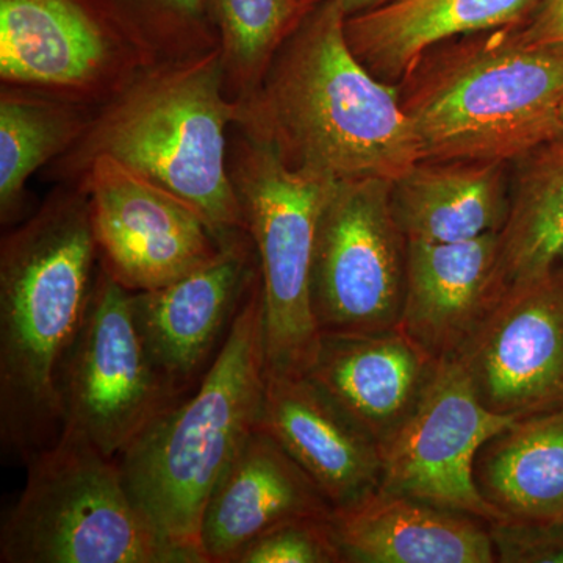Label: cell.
Listing matches in <instances>:
<instances>
[{
    "mask_svg": "<svg viewBox=\"0 0 563 563\" xmlns=\"http://www.w3.org/2000/svg\"><path fill=\"white\" fill-rule=\"evenodd\" d=\"M499 236L507 288L563 265V133L512 163Z\"/></svg>",
    "mask_w": 563,
    "mask_h": 563,
    "instance_id": "23",
    "label": "cell"
},
{
    "mask_svg": "<svg viewBox=\"0 0 563 563\" xmlns=\"http://www.w3.org/2000/svg\"><path fill=\"white\" fill-rule=\"evenodd\" d=\"M340 10L343 11L344 16H355V14L366 13L380 9V7L388 5V3L395 2V0H332Z\"/></svg>",
    "mask_w": 563,
    "mask_h": 563,
    "instance_id": "30",
    "label": "cell"
},
{
    "mask_svg": "<svg viewBox=\"0 0 563 563\" xmlns=\"http://www.w3.org/2000/svg\"><path fill=\"white\" fill-rule=\"evenodd\" d=\"M506 291L499 232L459 243L409 242L398 329L437 362L459 361Z\"/></svg>",
    "mask_w": 563,
    "mask_h": 563,
    "instance_id": "15",
    "label": "cell"
},
{
    "mask_svg": "<svg viewBox=\"0 0 563 563\" xmlns=\"http://www.w3.org/2000/svg\"><path fill=\"white\" fill-rule=\"evenodd\" d=\"M63 431L118 457L158 415L180 401L152 363L132 292L99 266L80 331L63 363Z\"/></svg>",
    "mask_w": 563,
    "mask_h": 563,
    "instance_id": "10",
    "label": "cell"
},
{
    "mask_svg": "<svg viewBox=\"0 0 563 563\" xmlns=\"http://www.w3.org/2000/svg\"><path fill=\"white\" fill-rule=\"evenodd\" d=\"M141 36L161 62H179L218 49L207 0H102Z\"/></svg>",
    "mask_w": 563,
    "mask_h": 563,
    "instance_id": "26",
    "label": "cell"
},
{
    "mask_svg": "<svg viewBox=\"0 0 563 563\" xmlns=\"http://www.w3.org/2000/svg\"><path fill=\"white\" fill-rule=\"evenodd\" d=\"M343 563H495L488 521L377 490L333 512Z\"/></svg>",
    "mask_w": 563,
    "mask_h": 563,
    "instance_id": "19",
    "label": "cell"
},
{
    "mask_svg": "<svg viewBox=\"0 0 563 563\" xmlns=\"http://www.w3.org/2000/svg\"><path fill=\"white\" fill-rule=\"evenodd\" d=\"M265 390V306L258 276L201 383L158 415L117 461L147 523L190 563H203V509L257 431Z\"/></svg>",
    "mask_w": 563,
    "mask_h": 563,
    "instance_id": "4",
    "label": "cell"
},
{
    "mask_svg": "<svg viewBox=\"0 0 563 563\" xmlns=\"http://www.w3.org/2000/svg\"><path fill=\"white\" fill-rule=\"evenodd\" d=\"M488 532L499 563H563V523L501 518Z\"/></svg>",
    "mask_w": 563,
    "mask_h": 563,
    "instance_id": "28",
    "label": "cell"
},
{
    "mask_svg": "<svg viewBox=\"0 0 563 563\" xmlns=\"http://www.w3.org/2000/svg\"><path fill=\"white\" fill-rule=\"evenodd\" d=\"M561 122H562V128H563V102H562V107H561Z\"/></svg>",
    "mask_w": 563,
    "mask_h": 563,
    "instance_id": "31",
    "label": "cell"
},
{
    "mask_svg": "<svg viewBox=\"0 0 563 563\" xmlns=\"http://www.w3.org/2000/svg\"><path fill=\"white\" fill-rule=\"evenodd\" d=\"M96 109L25 88H0V220L24 210L33 174L60 158L87 132Z\"/></svg>",
    "mask_w": 563,
    "mask_h": 563,
    "instance_id": "24",
    "label": "cell"
},
{
    "mask_svg": "<svg viewBox=\"0 0 563 563\" xmlns=\"http://www.w3.org/2000/svg\"><path fill=\"white\" fill-rule=\"evenodd\" d=\"M517 32L529 46L563 47V0H540Z\"/></svg>",
    "mask_w": 563,
    "mask_h": 563,
    "instance_id": "29",
    "label": "cell"
},
{
    "mask_svg": "<svg viewBox=\"0 0 563 563\" xmlns=\"http://www.w3.org/2000/svg\"><path fill=\"white\" fill-rule=\"evenodd\" d=\"M346 16L322 0L282 47L235 125L269 144L296 172L321 179L396 180L421 161L398 85L355 57Z\"/></svg>",
    "mask_w": 563,
    "mask_h": 563,
    "instance_id": "2",
    "label": "cell"
},
{
    "mask_svg": "<svg viewBox=\"0 0 563 563\" xmlns=\"http://www.w3.org/2000/svg\"><path fill=\"white\" fill-rule=\"evenodd\" d=\"M99 272L90 201L58 184L0 243V439L25 463L65 424L60 376Z\"/></svg>",
    "mask_w": 563,
    "mask_h": 563,
    "instance_id": "1",
    "label": "cell"
},
{
    "mask_svg": "<svg viewBox=\"0 0 563 563\" xmlns=\"http://www.w3.org/2000/svg\"><path fill=\"white\" fill-rule=\"evenodd\" d=\"M332 504L276 440L257 428L222 474L203 509V563H235L258 537L309 517H331Z\"/></svg>",
    "mask_w": 563,
    "mask_h": 563,
    "instance_id": "18",
    "label": "cell"
},
{
    "mask_svg": "<svg viewBox=\"0 0 563 563\" xmlns=\"http://www.w3.org/2000/svg\"><path fill=\"white\" fill-rule=\"evenodd\" d=\"M235 563H343L333 515L277 526L254 540Z\"/></svg>",
    "mask_w": 563,
    "mask_h": 563,
    "instance_id": "27",
    "label": "cell"
},
{
    "mask_svg": "<svg viewBox=\"0 0 563 563\" xmlns=\"http://www.w3.org/2000/svg\"><path fill=\"white\" fill-rule=\"evenodd\" d=\"M512 163L420 161L391 184V207L407 242L459 243L501 232Z\"/></svg>",
    "mask_w": 563,
    "mask_h": 563,
    "instance_id": "20",
    "label": "cell"
},
{
    "mask_svg": "<svg viewBox=\"0 0 563 563\" xmlns=\"http://www.w3.org/2000/svg\"><path fill=\"white\" fill-rule=\"evenodd\" d=\"M242 103L224 87L220 49L157 63L96 109L87 132L47 166V179L76 184L92 161L110 157L172 192L214 233L247 231L229 173V141Z\"/></svg>",
    "mask_w": 563,
    "mask_h": 563,
    "instance_id": "3",
    "label": "cell"
},
{
    "mask_svg": "<svg viewBox=\"0 0 563 563\" xmlns=\"http://www.w3.org/2000/svg\"><path fill=\"white\" fill-rule=\"evenodd\" d=\"M322 0H207L218 35L224 87L244 103L261 90L282 47Z\"/></svg>",
    "mask_w": 563,
    "mask_h": 563,
    "instance_id": "25",
    "label": "cell"
},
{
    "mask_svg": "<svg viewBox=\"0 0 563 563\" xmlns=\"http://www.w3.org/2000/svg\"><path fill=\"white\" fill-rule=\"evenodd\" d=\"M396 85L421 161L514 163L563 133V47L517 25L435 44Z\"/></svg>",
    "mask_w": 563,
    "mask_h": 563,
    "instance_id": "5",
    "label": "cell"
},
{
    "mask_svg": "<svg viewBox=\"0 0 563 563\" xmlns=\"http://www.w3.org/2000/svg\"><path fill=\"white\" fill-rule=\"evenodd\" d=\"M157 54L102 0H0V84L99 109Z\"/></svg>",
    "mask_w": 563,
    "mask_h": 563,
    "instance_id": "8",
    "label": "cell"
},
{
    "mask_svg": "<svg viewBox=\"0 0 563 563\" xmlns=\"http://www.w3.org/2000/svg\"><path fill=\"white\" fill-rule=\"evenodd\" d=\"M2 563H190L147 523L113 459L63 431L27 463L0 528Z\"/></svg>",
    "mask_w": 563,
    "mask_h": 563,
    "instance_id": "6",
    "label": "cell"
},
{
    "mask_svg": "<svg viewBox=\"0 0 563 563\" xmlns=\"http://www.w3.org/2000/svg\"><path fill=\"white\" fill-rule=\"evenodd\" d=\"M76 184L90 201L99 266L128 291L166 287L220 254L222 236L198 211L113 158L92 161Z\"/></svg>",
    "mask_w": 563,
    "mask_h": 563,
    "instance_id": "11",
    "label": "cell"
},
{
    "mask_svg": "<svg viewBox=\"0 0 563 563\" xmlns=\"http://www.w3.org/2000/svg\"><path fill=\"white\" fill-rule=\"evenodd\" d=\"M474 481L504 518L563 523V406L492 437L476 455Z\"/></svg>",
    "mask_w": 563,
    "mask_h": 563,
    "instance_id": "22",
    "label": "cell"
},
{
    "mask_svg": "<svg viewBox=\"0 0 563 563\" xmlns=\"http://www.w3.org/2000/svg\"><path fill=\"white\" fill-rule=\"evenodd\" d=\"M540 0H395L346 18L344 33L355 57L387 84H399L435 44L518 25Z\"/></svg>",
    "mask_w": 563,
    "mask_h": 563,
    "instance_id": "21",
    "label": "cell"
},
{
    "mask_svg": "<svg viewBox=\"0 0 563 563\" xmlns=\"http://www.w3.org/2000/svg\"><path fill=\"white\" fill-rule=\"evenodd\" d=\"M229 173L261 268L266 374L306 376L321 342L312 303L314 239L333 181L296 172L239 125L229 141Z\"/></svg>",
    "mask_w": 563,
    "mask_h": 563,
    "instance_id": "7",
    "label": "cell"
},
{
    "mask_svg": "<svg viewBox=\"0 0 563 563\" xmlns=\"http://www.w3.org/2000/svg\"><path fill=\"white\" fill-rule=\"evenodd\" d=\"M487 409L506 417L563 406V265L507 288L459 358Z\"/></svg>",
    "mask_w": 563,
    "mask_h": 563,
    "instance_id": "14",
    "label": "cell"
},
{
    "mask_svg": "<svg viewBox=\"0 0 563 563\" xmlns=\"http://www.w3.org/2000/svg\"><path fill=\"white\" fill-rule=\"evenodd\" d=\"M258 276L254 242L240 231L222 236L220 254L196 272L157 290L132 292L141 339L177 398L201 383Z\"/></svg>",
    "mask_w": 563,
    "mask_h": 563,
    "instance_id": "13",
    "label": "cell"
},
{
    "mask_svg": "<svg viewBox=\"0 0 563 563\" xmlns=\"http://www.w3.org/2000/svg\"><path fill=\"white\" fill-rule=\"evenodd\" d=\"M258 429L312 477L333 512L379 490V446L309 377L266 374Z\"/></svg>",
    "mask_w": 563,
    "mask_h": 563,
    "instance_id": "16",
    "label": "cell"
},
{
    "mask_svg": "<svg viewBox=\"0 0 563 563\" xmlns=\"http://www.w3.org/2000/svg\"><path fill=\"white\" fill-rule=\"evenodd\" d=\"M391 180L333 181L318 218L312 303L321 335L395 331L406 295L407 250Z\"/></svg>",
    "mask_w": 563,
    "mask_h": 563,
    "instance_id": "9",
    "label": "cell"
},
{
    "mask_svg": "<svg viewBox=\"0 0 563 563\" xmlns=\"http://www.w3.org/2000/svg\"><path fill=\"white\" fill-rule=\"evenodd\" d=\"M440 363L399 329L321 335L306 376L383 450L420 406Z\"/></svg>",
    "mask_w": 563,
    "mask_h": 563,
    "instance_id": "17",
    "label": "cell"
},
{
    "mask_svg": "<svg viewBox=\"0 0 563 563\" xmlns=\"http://www.w3.org/2000/svg\"><path fill=\"white\" fill-rule=\"evenodd\" d=\"M517 418L487 409L459 361L442 362L401 431L380 450L379 490L473 515L501 520L474 481V461L492 437Z\"/></svg>",
    "mask_w": 563,
    "mask_h": 563,
    "instance_id": "12",
    "label": "cell"
}]
</instances>
